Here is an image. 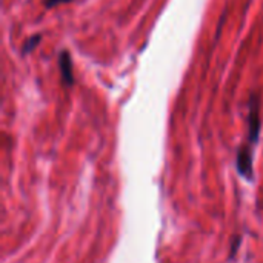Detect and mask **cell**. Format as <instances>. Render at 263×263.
Instances as JSON below:
<instances>
[{"instance_id": "1", "label": "cell", "mask_w": 263, "mask_h": 263, "mask_svg": "<svg viewBox=\"0 0 263 263\" xmlns=\"http://www.w3.org/2000/svg\"><path fill=\"white\" fill-rule=\"evenodd\" d=\"M262 120H260V99L253 94L248 102V143L256 145L260 137Z\"/></svg>"}, {"instance_id": "2", "label": "cell", "mask_w": 263, "mask_h": 263, "mask_svg": "<svg viewBox=\"0 0 263 263\" xmlns=\"http://www.w3.org/2000/svg\"><path fill=\"white\" fill-rule=\"evenodd\" d=\"M237 171L248 180L253 179V145L247 143L239 148L236 159Z\"/></svg>"}, {"instance_id": "3", "label": "cell", "mask_w": 263, "mask_h": 263, "mask_svg": "<svg viewBox=\"0 0 263 263\" xmlns=\"http://www.w3.org/2000/svg\"><path fill=\"white\" fill-rule=\"evenodd\" d=\"M59 68L62 74V82L65 86H71L74 83V72H72V60L68 51H62L59 54Z\"/></svg>"}, {"instance_id": "4", "label": "cell", "mask_w": 263, "mask_h": 263, "mask_svg": "<svg viewBox=\"0 0 263 263\" xmlns=\"http://www.w3.org/2000/svg\"><path fill=\"white\" fill-rule=\"evenodd\" d=\"M42 42V34H35V35H31L25 43H23V49H22V54L23 55H28L29 52H32L37 45Z\"/></svg>"}, {"instance_id": "5", "label": "cell", "mask_w": 263, "mask_h": 263, "mask_svg": "<svg viewBox=\"0 0 263 263\" xmlns=\"http://www.w3.org/2000/svg\"><path fill=\"white\" fill-rule=\"evenodd\" d=\"M69 2H72V0H43V5H45V8H55L59 5H65Z\"/></svg>"}]
</instances>
